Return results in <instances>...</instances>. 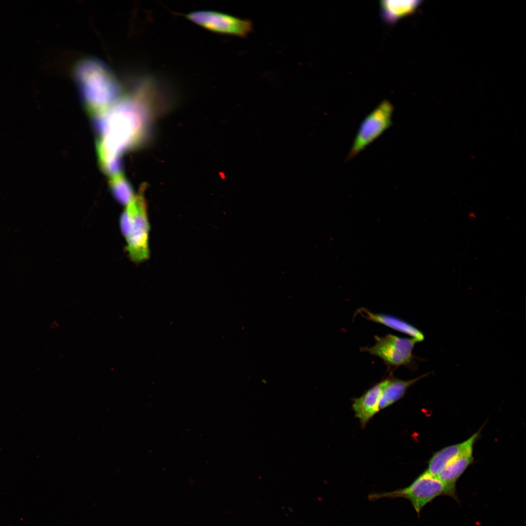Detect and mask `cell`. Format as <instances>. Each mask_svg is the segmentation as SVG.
Masks as SVG:
<instances>
[{"mask_svg":"<svg viewBox=\"0 0 526 526\" xmlns=\"http://www.w3.org/2000/svg\"><path fill=\"white\" fill-rule=\"evenodd\" d=\"M359 314L362 317L371 321L383 324L391 329L409 335L418 342L424 339L421 331L411 324L395 316L386 314L375 313L365 308L358 309L356 314Z\"/></svg>","mask_w":526,"mask_h":526,"instance_id":"obj_10","label":"cell"},{"mask_svg":"<svg viewBox=\"0 0 526 526\" xmlns=\"http://www.w3.org/2000/svg\"><path fill=\"white\" fill-rule=\"evenodd\" d=\"M481 430L462 442L448 446L434 453L428 462L427 470L432 475L437 476L445 467L458 455L468 446L475 443L480 433Z\"/></svg>","mask_w":526,"mask_h":526,"instance_id":"obj_11","label":"cell"},{"mask_svg":"<svg viewBox=\"0 0 526 526\" xmlns=\"http://www.w3.org/2000/svg\"><path fill=\"white\" fill-rule=\"evenodd\" d=\"M425 374L418 377L410 380H401L395 377H389L385 386L379 403V410L383 409L400 399L408 388L421 378L429 375Z\"/></svg>","mask_w":526,"mask_h":526,"instance_id":"obj_13","label":"cell"},{"mask_svg":"<svg viewBox=\"0 0 526 526\" xmlns=\"http://www.w3.org/2000/svg\"><path fill=\"white\" fill-rule=\"evenodd\" d=\"M387 381V378L373 386L360 397L354 399L352 408L362 427H365L379 411V400Z\"/></svg>","mask_w":526,"mask_h":526,"instance_id":"obj_8","label":"cell"},{"mask_svg":"<svg viewBox=\"0 0 526 526\" xmlns=\"http://www.w3.org/2000/svg\"><path fill=\"white\" fill-rule=\"evenodd\" d=\"M393 111L391 102L385 100L364 118L353 142L347 160L356 157L391 127Z\"/></svg>","mask_w":526,"mask_h":526,"instance_id":"obj_6","label":"cell"},{"mask_svg":"<svg viewBox=\"0 0 526 526\" xmlns=\"http://www.w3.org/2000/svg\"><path fill=\"white\" fill-rule=\"evenodd\" d=\"M138 82L131 94L95 117L100 166L121 160L122 153L143 144L153 121L170 106L171 94L161 81L144 77Z\"/></svg>","mask_w":526,"mask_h":526,"instance_id":"obj_1","label":"cell"},{"mask_svg":"<svg viewBox=\"0 0 526 526\" xmlns=\"http://www.w3.org/2000/svg\"><path fill=\"white\" fill-rule=\"evenodd\" d=\"M475 443L468 446L458 455L451 460L437 477L451 489L456 491L457 480L473 462V449Z\"/></svg>","mask_w":526,"mask_h":526,"instance_id":"obj_9","label":"cell"},{"mask_svg":"<svg viewBox=\"0 0 526 526\" xmlns=\"http://www.w3.org/2000/svg\"><path fill=\"white\" fill-rule=\"evenodd\" d=\"M75 75L86 108L95 117L117 100V83L101 62L93 59L83 60L76 67Z\"/></svg>","mask_w":526,"mask_h":526,"instance_id":"obj_2","label":"cell"},{"mask_svg":"<svg viewBox=\"0 0 526 526\" xmlns=\"http://www.w3.org/2000/svg\"><path fill=\"white\" fill-rule=\"evenodd\" d=\"M145 186L141 188L125 209L119 219L120 230L126 243V249L131 260L140 263L150 256V224L145 198Z\"/></svg>","mask_w":526,"mask_h":526,"instance_id":"obj_3","label":"cell"},{"mask_svg":"<svg viewBox=\"0 0 526 526\" xmlns=\"http://www.w3.org/2000/svg\"><path fill=\"white\" fill-rule=\"evenodd\" d=\"M447 495L458 501L457 491L451 489L437 476L427 470L421 473L409 486L390 492L373 493L368 498L374 501L380 498H404L410 501L418 515L422 509L436 497Z\"/></svg>","mask_w":526,"mask_h":526,"instance_id":"obj_4","label":"cell"},{"mask_svg":"<svg viewBox=\"0 0 526 526\" xmlns=\"http://www.w3.org/2000/svg\"><path fill=\"white\" fill-rule=\"evenodd\" d=\"M185 17L200 26L218 34L245 38L253 31L250 20L217 11H194L186 14Z\"/></svg>","mask_w":526,"mask_h":526,"instance_id":"obj_7","label":"cell"},{"mask_svg":"<svg viewBox=\"0 0 526 526\" xmlns=\"http://www.w3.org/2000/svg\"><path fill=\"white\" fill-rule=\"evenodd\" d=\"M375 344L361 348L370 354L381 359L389 367L404 366L411 370H416V357L413 355L414 346L418 341L413 338H400L389 334L384 337L375 336Z\"/></svg>","mask_w":526,"mask_h":526,"instance_id":"obj_5","label":"cell"},{"mask_svg":"<svg viewBox=\"0 0 526 526\" xmlns=\"http://www.w3.org/2000/svg\"><path fill=\"white\" fill-rule=\"evenodd\" d=\"M110 186L114 198L125 206L134 195L131 185L122 173L110 177Z\"/></svg>","mask_w":526,"mask_h":526,"instance_id":"obj_14","label":"cell"},{"mask_svg":"<svg viewBox=\"0 0 526 526\" xmlns=\"http://www.w3.org/2000/svg\"><path fill=\"white\" fill-rule=\"evenodd\" d=\"M420 2L419 0H381L382 19L387 23L394 24L399 19L412 14Z\"/></svg>","mask_w":526,"mask_h":526,"instance_id":"obj_12","label":"cell"}]
</instances>
